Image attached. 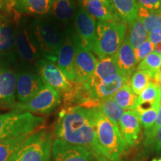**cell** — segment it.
Returning <instances> with one entry per match:
<instances>
[{"label": "cell", "instance_id": "obj_1", "mask_svg": "<svg viewBox=\"0 0 161 161\" xmlns=\"http://www.w3.org/2000/svg\"><path fill=\"white\" fill-rule=\"evenodd\" d=\"M97 108L65 107L58 114L54 127L56 138L89 150L97 161H108L101 153L96 132Z\"/></svg>", "mask_w": 161, "mask_h": 161}, {"label": "cell", "instance_id": "obj_2", "mask_svg": "<svg viewBox=\"0 0 161 161\" xmlns=\"http://www.w3.org/2000/svg\"><path fill=\"white\" fill-rule=\"evenodd\" d=\"M96 132L101 153L108 161H121L128 149V144L120 130L116 129L110 121L96 110Z\"/></svg>", "mask_w": 161, "mask_h": 161}, {"label": "cell", "instance_id": "obj_3", "mask_svg": "<svg viewBox=\"0 0 161 161\" xmlns=\"http://www.w3.org/2000/svg\"><path fill=\"white\" fill-rule=\"evenodd\" d=\"M29 26L43 58L54 63L57 61L64 34L53 23L41 18L29 22Z\"/></svg>", "mask_w": 161, "mask_h": 161}, {"label": "cell", "instance_id": "obj_4", "mask_svg": "<svg viewBox=\"0 0 161 161\" xmlns=\"http://www.w3.org/2000/svg\"><path fill=\"white\" fill-rule=\"evenodd\" d=\"M126 31L127 24L123 21L97 22L92 53L99 60L114 56L125 39Z\"/></svg>", "mask_w": 161, "mask_h": 161}, {"label": "cell", "instance_id": "obj_5", "mask_svg": "<svg viewBox=\"0 0 161 161\" xmlns=\"http://www.w3.org/2000/svg\"><path fill=\"white\" fill-rule=\"evenodd\" d=\"M45 122V119L30 113L12 111L0 114V142L30 135Z\"/></svg>", "mask_w": 161, "mask_h": 161}, {"label": "cell", "instance_id": "obj_6", "mask_svg": "<svg viewBox=\"0 0 161 161\" xmlns=\"http://www.w3.org/2000/svg\"><path fill=\"white\" fill-rule=\"evenodd\" d=\"M52 142V132L39 130L30 134L8 161H49Z\"/></svg>", "mask_w": 161, "mask_h": 161}, {"label": "cell", "instance_id": "obj_7", "mask_svg": "<svg viewBox=\"0 0 161 161\" xmlns=\"http://www.w3.org/2000/svg\"><path fill=\"white\" fill-rule=\"evenodd\" d=\"M17 66L11 52L0 53V106L12 108L16 102Z\"/></svg>", "mask_w": 161, "mask_h": 161}, {"label": "cell", "instance_id": "obj_8", "mask_svg": "<svg viewBox=\"0 0 161 161\" xmlns=\"http://www.w3.org/2000/svg\"><path fill=\"white\" fill-rule=\"evenodd\" d=\"M60 103V95L57 90L48 84H44L37 95L26 102H17L13 111L30 114H49Z\"/></svg>", "mask_w": 161, "mask_h": 161}, {"label": "cell", "instance_id": "obj_9", "mask_svg": "<svg viewBox=\"0 0 161 161\" xmlns=\"http://www.w3.org/2000/svg\"><path fill=\"white\" fill-rule=\"evenodd\" d=\"M15 46L18 56L24 64H35L42 59V55L32 35L29 23L19 21L15 29Z\"/></svg>", "mask_w": 161, "mask_h": 161}, {"label": "cell", "instance_id": "obj_10", "mask_svg": "<svg viewBox=\"0 0 161 161\" xmlns=\"http://www.w3.org/2000/svg\"><path fill=\"white\" fill-rule=\"evenodd\" d=\"M36 68L44 83L55 89L62 97L69 93L74 86L75 81L68 79L54 62L42 58L37 62Z\"/></svg>", "mask_w": 161, "mask_h": 161}, {"label": "cell", "instance_id": "obj_11", "mask_svg": "<svg viewBox=\"0 0 161 161\" xmlns=\"http://www.w3.org/2000/svg\"><path fill=\"white\" fill-rule=\"evenodd\" d=\"M72 37L75 45V81L84 84L86 83L93 75L98 60L92 52L86 49L82 46L74 30Z\"/></svg>", "mask_w": 161, "mask_h": 161}, {"label": "cell", "instance_id": "obj_12", "mask_svg": "<svg viewBox=\"0 0 161 161\" xmlns=\"http://www.w3.org/2000/svg\"><path fill=\"white\" fill-rule=\"evenodd\" d=\"M75 32L82 46L92 52L96 42L97 22L94 17L79 5L76 8L74 17Z\"/></svg>", "mask_w": 161, "mask_h": 161}, {"label": "cell", "instance_id": "obj_13", "mask_svg": "<svg viewBox=\"0 0 161 161\" xmlns=\"http://www.w3.org/2000/svg\"><path fill=\"white\" fill-rule=\"evenodd\" d=\"M45 83L38 74L31 70L21 69L17 71L16 82V98L18 102H26L43 88Z\"/></svg>", "mask_w": 161, "mask_h": 161}, {"label": "cell", "instance_id": "obj_14", "mask_svg": "<svg viewBox=\"0 0 161 161\" xmlns=\"http://www.w3.org/2000/svg\"><path fill=\"white\" fill-rule=\"evenodd\" d=\"M53 161H93L92 153L84 147L68 143L55 138L52 142Z\"/></svg>", "mask_w": 161, "mask_h": 161}, {"label": "cell", "instance_id": "obj_15", "mask_svg": "<svg viewBox=\"0 0 161 161\" xmlns=\"http://www.w3.org/2000/svg\"><path fill=\"white\" fill-rule=\"evenodd\" d=\"M72 29H67L64 33V40L57 58V66L69 80H75V45Z\"/></svg>", "mask_w": 161, "mask_h": 161}, {"label": "cell", "instance_id": "obj_16", "mask_svg": "<svg viewBox=\"0 0 161 161\" xmlns=\"http://www.w3.org/2000/svg\"><path fill=\"white\" fill-rule=\"evenodd\" d=\"M129 78L122 75L120 72H117L108 76L95 85L84 86L89 93L90 98L102 101L114 96L125 84L129 81Z\"/></svg>", "mask_w": 161, "mask_h": 161}, {"label": "cell", "instance_id": "obj_17", "mask_svg": "<svg viewBox=\"0 0 161 161\" xmlns=\"http://www.w3.org/2000/svg\"><path fill=\"white\" fill-rule=\"evenodd\" d=\"M122 137L129 146L138 143L140 137V122L134 110H125L119 123Z\"/></svg>", "mask_w": 161, "mask_h": 161}, {"label": "cell", "instance_id": "obj_18", "mask_svg": "<svg viewBox=\"0 0 161 161\" xmlns=\"http://www.w3.org/2000/svg\"><path fill=\"white\" fill-rule=\"evenodd\" d=\"M114 58L119 72L130 78L136 69V62L134 49L130 45L127 36L122 41L117 52L114 55Z\"/></svg>", "mask_w": 161, "mask_h": 161}, {"label": "cell", "instance_id": "obj_19", "mask_svg": "<svg viewBox=\"0 0 161 161\" xmlns=\"http://www.w3.org/2000/svg\"><path fill=\"white\" fill-rule=\"evenodd\" d=\"M83 7L98 22L122 21L116 11L109 8L99 0H79Z\"/></svg>", "mask_w": 161, "mask_h": 161}, {"label": "cell", "instance_id": "obj_20", "mask_svg": "<svg viewBox=\"0 0 161 161\" xmlns=\"http://www.w3.org/2000/svg\"><path fill=\"white\" fill-rule=\"evenodd\" d=\"M52 0H14V9L19 14L48 15L51 11Z\"/></svg>", "mask_w": 161, "mask_h": 161}, {"label": "cell", "instance_id": "obj_21", "mask_svg": "<svg viewBox=\"0 0 161 161\" xmlns=\"http://www.w3.org/2000/svg\"><path fill=\"white\" fill-rule=\"evenodd\" d=\"M75 0H52L50 14L64 25H68L74 19L76 11Z\"/></svg>", "mask_w": 161, "mask_h": 161}, {"label": "cell", "instance_id": "obj_22", "mask_svg": "<svg viewBox=\"0 0 161 161\" xmlns=\"http://www.w3.org/2000/svg\"><path fill=\"white\" fill-rule=\"evenodd\" d=\"M117 72H119L116 66L114 56L102 58L98 60L93 75L86 83L84 84V85L86 86L95 85L104 80V78H108V76L117 73Z\"/></svg>", "mask_w": 161, "mask_h": 161}, {"label": "cell", "instance_id": "obj_23", "mask_svg": "<svg viewBox=\"0 0 161 161\" xmlns=\"http://www.w3.org/2000/svg\"><path fill=\"white\" fill-rule=\"evenodd\" d=\"M114 9L126 24H130L138 18L137 0H111Z\"/></svg>", "mask_w": 161, "mask_h": 161}, {"label": "cell", "instance_id": "obj_24", "mask_svg": "<svg viewBox=\"0 0 161 161\" xmlns=\"http://www.w3.org/2000/svg\"><path fill=\"white\" fill-rule=\"evenodd\" d=\"M98 109L110 121L116 129L119 130V123L125 110L118 105L112 96L101 101Z\"/></svg>", "mask_w": 161, "mask_h": 161}, {"label": "cell", "instance_id": "obj_25", "mask_svg": "<svg viewBox=\"0 0 161 161\" xmlns=\"http://www.w3.org/2000/svg\"><path fill=\"white\" fill-rule=\"evenodd\" d=\"M160 86L154 82L151 81L146 89L139 95L136 105H140L144 108H150L155 105H160Z\"/></svg>", "mask_w": 161, "mask_h": 161}, {"label": "cell", "instance_id": "obj_26", "mask_svg": "<svg viewBox=\"0 0 161 161\" xmlns=\"http://www.w3.org/2000/svg\"><path fill=\"white\" fill-rule=\"evenodd\" d=\"M112 97L122 109L133 110L136 104L138 96L133 92L129 82H127Z\"/></svg>", "mask_w": 161, "mask_h": 161}, {"label": "cell", "instance_id": "obj_27", "mask_svg": "<svg viewBox=\"0 0 161 161\" xmlns=\"http://www.w3.org/2000/svg\"><path fill=\"white\" fill-rule=\"evenodd\" d=\"M128 35L127 36L130 45L134 49L139 47L141 44L146 42L148 39V32L141 20L137 18L134 22L128 24Z\"/></svg>", "mask_w": 161, "mask_h": 161}, {"label": "cell", "instance_id": "obj_28", "mask_svg": "<svg viewBox=\"0 0 161 161\" xmlns=\"http://www.w3.org/2000/svg\"><path fill=\"white\" fill-rule=\"evenodd\" d=\"M137 70L146 72L150 76L151 79H154L158 72L161 70V55L152 52L139 63Z\"/></svg>", "mask_w": 161, "mask_h": 161}, {"label": "cell", "instance_id": "obj_29", "mask_svg": "<svg viewBox=\"0 0 161 161\" xmlns=\"http://www.w3.org/2000/svg\"><path fill=\"white\" fill-rule=\"evenodd\" d=\"M138 18L144 25L148 34L153 30L161 28L160 12H152L139 6Z\"/></svg>", "mask_w": 161, "mask_h": 161}, {"label": "cell", "instance_id": "obj_30", "mask_svg": "<svg viewBox=\"0 0 161 161\" xmlns=\"http://www.w3.org/2000/svg\"><path fill=\"white\" fill-rule=\"evenodd\" d=\"M29 135L11 138L0 142V161H8L14 152L25 142Z\"/></svg>", "mask_w": 161, "mask_h": 161}, {"label": "cell", "instance_id": "obj_31", "mask_svg": "<svg viewBox=\"0 0 161 161\" xmlns=\"http://www.w3.org/2000/svg\"><path fill=\"white\" fill-rule=\"evenodd\" d=\"M15 46V30L7 23L0 24V53L8 52Z\"/></svg>", "mask_w": 161, "mask_h": 161}, {"label": "cell", "instance_id": "obj_32", "mask_svg": "<svg viewBox=\"0 0 161 161\" xmlns=\"http://www.w3.org/2000/svg\"><path fill=\"white\" fill-rule=\"evenodd\" d=\"M159 107L160 105H155L148 109L135 111L138 116L140 125L144 128V134L148 133L154 126L158 116Z\"/></svg>", "mask_w": 161, "mask_h": 161}, {"label": "cell", "instance_id": "obj_33", "mask_svg": "<svg viewBox=\"0 0 161 161\" xmlns=\"http://www.w3.org/2000/svg\"><path fill=\"white\" fill-rule=\"evenodd\" d=\"M152 81L150 76L146 72L136 70L129 79V84L133 92L139 96Z\"/></svg>", "mask_w": 161, "mask_h": 161}, {"label": "cell", "instance_id": "obj_34", "mask_svg": "<svg viewBox=\"0 0 161 161\" xmlns=\"http://www.w3.org/2000/svg\"><path fill=\"white\" fill-rule=\"evenodd\" d=\"M154 50V45L149 40H146L143 43L141 44L139 47L134 49L136 64L140 63L144 58H146L148 55L152 53Z\"/></svg>", "mask_w": 161, "mask_h": 161}, {"label": "cell", "instance_id": "obj_35", "mask_svg": "<svg viewBox=\"0 0 161 161\" xmlns=\"http://www.w3.org/2000/svg\"><path fill=\"white\" fill-rule=\"evenodd\" d=\"M161 126V101H160V107H159V110H158V116H157L156 121L154 122V126L153 128L151 129L146 134H144L145 135V146H148V145L152 140L154 139V136H155V134L157 132V130H158V128Z\"/></svg>", "mask_w": 161, "mask_h": 161}, {"label": "cell", "instance_id": "obj_36", "mask_svg": "<svg viewBox=\"0 0 161 161\" xmlns=\"http://www.w3.org/2000/svg\"><path fill=\"white\" fill-rule=\"evenodd\" d=\"M140 7L152 12H160L161 0H137Z\"/></svg>", "mask_w": 161, "mask_h": 161}, {"label": "cell", "instance_id": "obj_37", "mask_svg": "<svg viewBox=\"0 0 161 161\" xmlns=\"http://www.w3.org/2000/svg\"><path fill=\"white\" fill-rule=\"evenodd\" d=\"M147 147H149L155 152H161V126L157 130L154 139Z\"/></svg>", "mask_w": 161, "mask_h": 161}, {"label": "cell", "instance_id": "obj_38", "mask_svg": "<svg viewBox=\"0 0 161 161\" xmlns=\"http://www.w3.org/2000/svg\"><path fill=\"white\" fill-rule=\"evenodd\" d=\"M148 40L152 42L154 45L161 43V28H158L150 32L148 35Z\"/></svg>", "mask_w": 161, "mask_h": 161}, {"label": "cell", "instance_id": "obj_39", "mask_svg": "<svg viewBox=\"0 0 161 161\" xmlns=\"http://www.w3.org/2000/svg\"><path fill=\"white\" fill-rule=\"evenodd\" d=\"M99 1L102 2V3H103L104 5L108 6V7L109 8L112 9V10H114V11H116V10L114 9V5H113L111 0H99Z\"/></svg>", "mask_w": 161, "mask_h": 161}, {"label": "cell", "instance_id": "obj_40", "mask_svg": "<svg viewBox=\"0 0 161 161\" xmlns=\"http://www.w3.org/2000/svg\"><path fill=\"white\" fill-rule=\"evenodd\" d=\"M154 52H156V53L160 54L161 55V43H158L154 45Z\"/></svg>", "mask_w": 161, "mask_h": 161}, {"label": "cell", "instance_id": "obj_41", "mask_svg": "<svg viewBox=\"0 0 161 161\" xmlns=\"http://www.w3.org/2000/svg\"><path fill=\"white\" fill-rule=\"evenodd\" d=\"M5 18L4 17L3 15L0 14V24H1V23H4L3 21H5Z\"/></svg>", "mask_w": 161, "mask_h": 161}, {"label": "cell", "instance_id": "obj_42", "mask_svg": "<svg viewBox=\"0 0 161 161\" xmlns=\"http://www.w3.org/2000/svg\"><path fill=\"white\" fill-rule=\"evenodd\" d=\"M152 161H161V158H154V159H152Z\"/></svg>", "mask_w": 161, "mask_h": 161}, {"label": "cell", "instance_id": "obj_43", "mask_svg": "<svg viewBox=\"0 0 161 161\" xmlns=\"http://www.w3.org/2000/svg\"><path fill=\"white\" fill-rule=\"evenodd\" d=\"M160 13H161V7H160Z\"/></svg>", "mask_w": 161, "mask_h": 161}, {"label": "cell", "instance_id": "obj_44", "mask_svg": "<svg viewBox=\"0 0 161 161\" xmlns=\"http://www.w3.org/2000/svg\"><path fill=\"white\" fill-rule=\"evenodd\" d=\"M12 1H14V0H12Z\"/></svg>", "mask_w": 161, "mask_h": 161}]
</instances>
